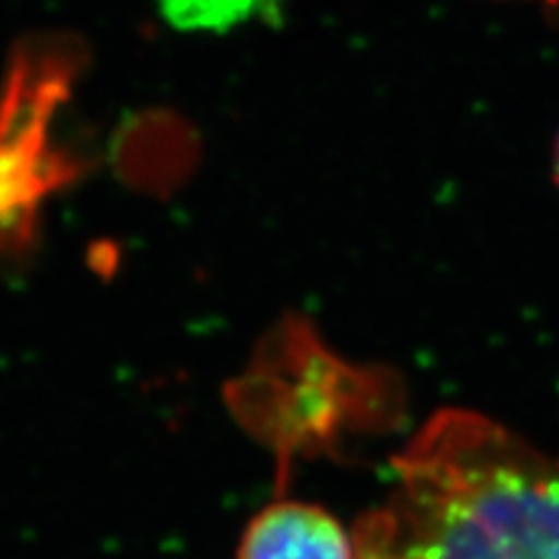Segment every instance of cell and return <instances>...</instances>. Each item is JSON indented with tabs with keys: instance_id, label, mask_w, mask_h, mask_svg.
I'll return each mask as SVG.
<instances>
[{
	"instance_id": "cell-1",
	"label": "cell",
	"mask_w": 559,
	"mask_h": 559,
	"mask_svg": "<svg viewBox=\"0 0 559 559\" xmlns=\"http://www.w3.org/2000/svg\"><path fill=\"white\" fill-rule=\"evenodd\" d=\"M353 534L357 559H559V457L485 415L441 411Z\"/></svg>"
},
{
	"instance_id": "cell-3",
	"label": "cell",
	"mask_w": 559,
	"mask_h": 559,
	"mask_svg": "<svg viewBox=\"0 0 559 559\" xmlns=\"http://www.w3.org/2000/svg\"><path fill=\"white\" fill-rule=\"evenodd\" d=\"M238 559H357V546L322 506L283 499L252 518Z\"/></svg>"
},
{
	"instance_id": "cell-4",
	"label": "cell",
	"mask_w": 559,
	"mask_h": 559,
	"mask_svg": "<svg viewBox=\"0 0 559 559\" xmlns=\"http://www.w3.org/2000/svg\"><path fill=\"white\" fill-rule=\"evenodd\" d=\"M166 20L180 28L222 31L248 20L259 0H159Z\"/></svg>"
},
{
	"instance_id": "cell-5",
	"label": "cell",
	"mask_w": 559,
	"mask_h": 559,
	"mask_svg": "<svg viewBox=\"0 0 559 559\" xmlns=\"http://www.w3.org/2000/svg\"><path fill=\"white\" fill-rule=\"evenodd\" d=\"M552 173H555V182L559 187V133H557V143L552 150Z\"/></svg>"
},
{
	"instance_id": "cell-6",
	"label": "cell",
	"mask_w": 559,
	"mask_h": 559,
	"mask_svg": "<svg viewBox=\"0 0 559 559\" xmlns=\"http://www.w3.org/2000/svg\"><path fill=\"white\" fill-rule=\"evenodd\" d=\"M546 3H550V5H557V8H559V0H546Z\"/></svg>"
},
{
	"instance_id": "cell-2",
	"label": "cell",
	"mask_w": 559,
	"mask_h": 559,
	"mask_svg": "<svg viewBox=\"0 0 559 559\" xmlns=\"http://www.w3.org/2000/svg\"><path fill=\"white\" fill-rule=\"evenodd\" d=\"M80 63L68 38H33L12 57L0 86V250L33 236L45 197L73 170L57 147L55 119Z\"/></svg>"
}]
</instances>
